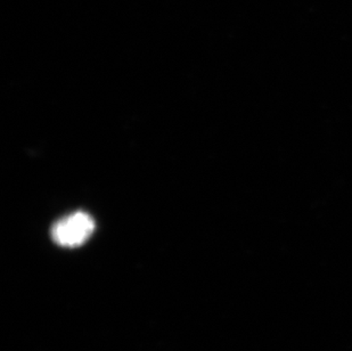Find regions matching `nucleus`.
<instances>
[{
  "label": "nucleus",
  "mask_w": 352,
  "mask_h": 351,
  "mask_svg": "<svg viewBox=\"0 0 352 351\" xmlns=\"http://www.w3.org/2000/svg\"><path fill=\"white\" fill-rule=\"evenodd\" d=\"M94 229L95 222L88 213L76 212L57 222L52 229V236L58 246L74 248L86 242Z\"/></svg>",
  "instance_id": "1"
}]
</instances>
